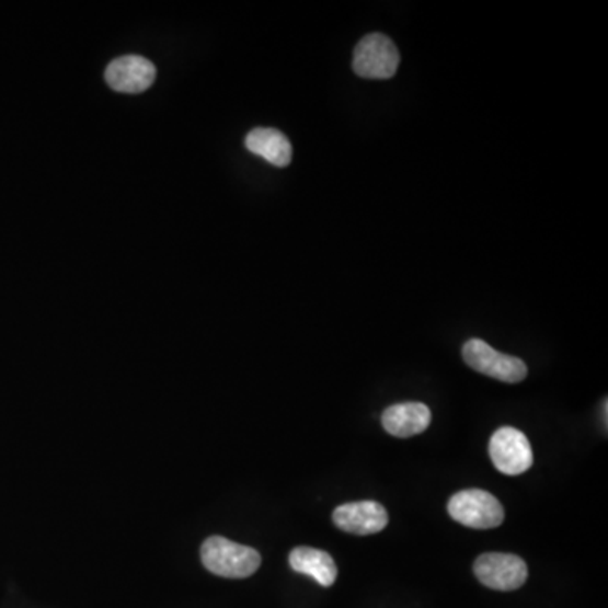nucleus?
I'll use <instances>...</instances> for the list:
<instances>
[{
    "label": "nucleus",
    "instance_id": "f03ea898",
    "mask_svg": "<svg viewBox=\"0 0 608 608\" xmlns=\"http://www.w3.org/2000/svg\"><path fill=\"white\" fill-rule=\"evenodd\" d=\"M401 64L394 41L386 34H367L354 51V71L369 80H388L398 71Z\"/></svg>",
    "mask_w": 608,
    "mask_h": 608
},
{
    "label": "nucleus",
    "instance_id": "f257e3e1",
    "mask_svg": "<svg viewBox=\"0 0 608 608\" xmlns=\"http://www.w3.org/2000/svg\"><path fill=\"white\" fill-rule=\"evenodd\" d=\"M202 563L208 572L223 578H248L261 566V554L221 536H211L202 546Z\"/></svg>",
    "mask_w": 608,
    "mask_h": 608
},
{
    "label": "nucleus",
    "instance_id": "39448f33",
    "mask_svg": "<svg viewBox=\"0 0 608 608\" xmlns=\"http://www.w3.org/2000/svg\"><path fill=\"white\" fill-rule=\"evenodd\" d=\"M492 463L505 475H520L531 469L535 455L531 443L519 429L504 426L492 435L489 445Z\"/></svg>",
    "mask_w": 608,
    "mask_h": 608
},
{
    "label": "nucleus",
    "instance_id": "20e7f679",
    "mask_svg": "<svg viewBox=\"0 0 608 608\" xmlns=\"http://www.w3.org/2000/svg\"><path fill=\"white\" fill-rule=\"evenodd\" d=\"M448 513L457 523L473 529H492L504 523V507L498 498L479 489L461 491L448 502Z\"/></svg>",
    "mask_w": 608,
    "mask_h": 608
},
{
    "label": "nucleus",
    "instance_id": "1a4fd4ad",
    "mask_svg": "<svg viewBox=\"0 0 608 608\" xmlns=\"http://www.w3.org/2000/svg\"><path fill=\"white\" fill-rule=\"evenodd\" d=\"M432 411L423 402L394 404L382 414V426L395 438H411L428 429Z\"/></svg>",
    "mask_w": 608,
    "mask_h": 608
},
{
    "label": "nucleus",
    "instance_id": "9d476101",
    "mask_svg": "<svg viewBox=\"0 0 608 608\" xmlns=\"http://www.w3.org/2000/svg\"><path fill=\"white\" fill-rule=\"evenodd\" d=\"M245 148L259 158L266 159L273 167L286 168L291 164L292 146L280 130L257 127L245 137Z\"/></svg>",
    "mask_w": 608,
    "mask_h": 608
},
{
    "label": "nucleus",
    "instance_id": "0eeeda50",
    "mask_svg": "<svg viewBox=\"0 0 608 608\" xmlns=\"http://www.w3.org/2000/svg\"><path fill=\"white\" fill-rule=\"evenodd\" d=\"M333 523L342 531L355 536H370L386 529L389 523L388 511L374 501L352 502L336 507Z\"/></svg>",
    "mask_w": 608,
    "mask_h": 608
},
{
    "label": "nucleus",
    "instance_id": "6e6552de",
    "mask_svg": "<svg viewBox=\"0 0 608 608\" xmlns=\"http://www.w3.org/2000/svg\"><path fill=\"white\" fill-rule=\"evenodd\" d=\"M105 80L115 92H146L156 80V67L142 56H122L105 70Z\"/></svg>",
    "mask_w": 608,
    "mask_h": 608
},
{
    "label": "nucleus",
    "instance_id": "423d86ee",
    "mask_svg": "<svg viewBox=\"0 0 608 608\" xmlns=\"http://www.w3.org/2000/svg\"><path fill=\"white\" fill-rule=\"evenodd\" d=\"M473 572L482 585L497 592L519 590L527 580L526 561L509 553L482 554L477 558Z\"/></svg>",
    "mask_w": 608,
    "mask_h": 608
},
{
    "label": "nucleus",
    "instance_id": "7ed1b4c3",
    "mask_svg": "<svg viewBox=\"0 0 608 608\" xmlns=\"http://www.w3.org/2000/svg\"><path fill=\"white\" fill-rule=\"evenodd\" d=\"M461 355H463L464 364L492 379L517 383L523 382L527 377V365L520 358L501 354L483 340H469L464 343Z\"/></svg>",
    "mask_w": 608,
    "mask_h": 608
},
{
    "label": "nucleus",
    "instance_id": "9b49d317",
    "mask_svg": "<svg viewBox=\"0 0 608 608\" xmlns=\"http://www.w3.org/2000/svg\"><path fill=\"white\" fill-rule=\"evenodd\" d=\"M289 564L295 572L311 576L314 582L329 588L336 582L339 567L326 551L314 550L308 546H299L289 554Z\"/></svg>",
    "mask_w": 608,
    "mask_h": 608
}]
</instances>
